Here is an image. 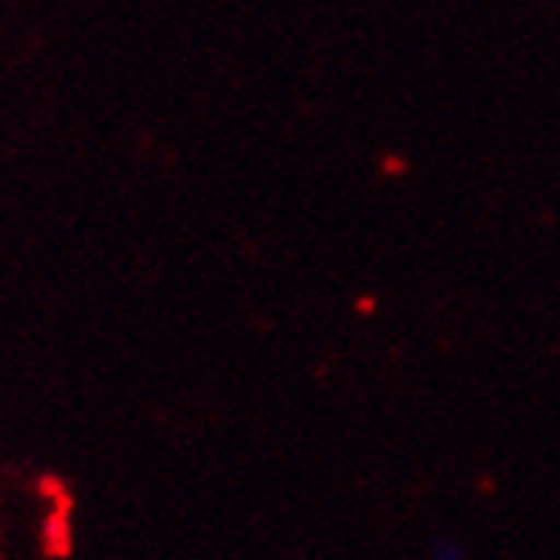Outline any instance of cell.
Listing matches in <instances>:
<instances>
[{
    "instance_id": "1",
    "label": "cell",
    "mask_w": 560,
    "mask_h": 560,
    "mask_svg": "<svg viewBox=\"0 0 560 560\" xmlns=\"http://www.w3.org/2000/svg\"><path fill=\"white\" fill-rule=\"evenodd\" d=\"M432 560H466L463 550H458L455 540H439L435 550H432Z\"/></svg>"
}]
</instances>
